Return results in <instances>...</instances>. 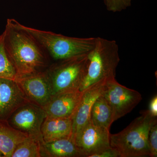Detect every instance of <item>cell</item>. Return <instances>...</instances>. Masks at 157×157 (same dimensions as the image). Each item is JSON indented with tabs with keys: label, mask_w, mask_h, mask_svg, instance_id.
<instances>
[{
	"label": "cell",
	"mask_w": 157,
	"mask_h": 157,
	"mask_svg": "<svg viewBox=\"0 0 157 157\" xmlns=\"http://www.w3.org/2000/svg\"><path fill=\"white\" fill-rule=\"evenodd\" d=\"M31 103L43 108L52 97L45 70L17 77L15 79Z\"/></svg>",
	"instance_id": "cell-9"
},
{
	"label": "cell",
	"mask_w": 157,
	"mask_h": 157,
	"mask_svg": "<svg viewBox=\"0 0 157 157\" xmlns=\"http://www.w3.org/2000/svg\"><path fill=\"white\" fill-rule=\"evenodd\" d=\"M46 117L42 107L29 102L14 111L7 121L14 128L44 142L41 128Z\"/></svg>",
	"instance_id": "cell-8"
},
{
	"label": "cell",
	"mask_w": 157,
	"mask_h": 157,
	"mask_svg": "<svg viewBox=\"0 0 157 157\" xmlns=\"http://www.w3.org/2000/svg\"><path fill=\"white\" fill-rule=\"evenodd\" d=\"M28 136L11 126L8 121L0 120V150L4 157H11L17 145Z\"/></svg>",
	"instance_id": "cell-15"
},
{
	"label": "cell",
	"mask_w": 157,
	"mask_h": 157,
	"mask_svg": "<svg viewBox=\"0 0 157 157\" xmlns=\"http://www.w3.org/2000/svg\"><path fill=\"white\" fill-rule=\"evenodd\" d=\"M120 61L117 42L97 37L94 47L88 54L86 70L79 90L83 91L94 85L115 78Z\"/></svg>",
	"instance_id": "cell-2"
},
{
	"label": "cell",
	"mask_w": 157,
	"mask_h": 157,
	"mask_svg": "<svg viewBox=\"0 0 157 157\" xmlns=\"http://www.w3.org/2000/svg\"><path fill=\"white\" fill-rule=\"evenodd\" d=\"M29 102L16 80L0 78V120H8L14 111Z\"/></svg>",
	"instance_id": "cell-10"
},
{
	"label": "cell",
	"mask_w": 157,
	"mask_h": 157,
	"mask_svg": "<svg viewBox=\"0 0 157 157\" xmlns=\"http://www.w3.org/2000/svg\"><path fill=\"white\" fill-rule=\"evenodd\" d=\"M4 157V155L3 154L2 152L1 151V150H0V157Z\"/></svg>",
	"instance_id": "cell-23"
},
{
	"label": "cell",
	"mask_w": 157,
	"mask_h": 157,
	"mask_svg": "<svg viewBox=\"0 0 157 157\" xmlns=\"http://www.w3.org/2000/svg\"><path fill=\"white\" fill-rule=\"evenodd\" d=\"M106 9L113 13L121 12L132 6L133 0H103Z\"/></svg>",
	"instance_id": "cell-19"
},
{
	"label": "cell",
	"mask_w": 157,
	"mask_h": 157,
	"mask_svg": "<svg viewBox=\"0 0 157 157\" xmlns=\"http://www.w3.org/2000/svg\"><path fill=\"white\" fill-rule=\"evenodd\" d=\"M40 155L41 157H82L71 136L43 142L41 144Z\"/></svg>",
	"instance_id": "cell-14"
},
{
	"label": "cell",
	"mask_w": 157,
	"mask_h": 157,
	"mask_svg": "<svg viewBox=\"0 0 157 157\" xmlns=\"http://www.w3.org/2000/svg\"><path fill=\"white\" fill-rule=\"evenodd\" d=\"M2 34L6 52L17 73L16 78L44 71L48 57L21 24L14 19H8Z\"/></svg>",
	"instance_id": "cell-1"
},
{
	"label": "cell",
	"mask_w": 157,
	"mask_h": 157,
	"mask_svg": "<svg viewBox=\"0 0 157 157\" xmlns=\"http://www.w3.org/2000/svg\"><path fill=\"white\" fill-rule=\"evenodd\" d=\"M21 27L36 40L47 56L56 61L88 54L95 45L97 37L76 38L49 31Z\"/></svg>",
	"instance_id": "cell-4"
},
{
	"label": "cell",
	"mask_w": 157,
	"mask_h": 157,
	"mask_svg": "<svg viewBox=\"0 0 157 157\" xmlns=\"http://www.w3.org/2000/svg\"><path fill=\"white\" fill-rule=\"evenodd\" d=\"M109 130L94 124L90 119L76 134L74 141L82 157H91L111 148Z\"/></svg>",
	"instance_id": "cell-7"
},
{
	"label": "cell",
	"mask_w": 157,
	"mask_h": 157,
	"mask_svg": "<svg viewBox=\"0 0 157 157\" xmlns=\"http://www.w3.org/2000/svg\"><path fill=\"white\" fill-rule=\"evenodd\" d=\"M153 116L157 117V96H155L151 99L149 104L148 109Z\"/></svg>",
	"instance_id": "cell-22"
},
{
	"label": "cell",
	"mask_w": 157,
	"mask_h": 157,
	"mask_svg": "<svg viewBox=\"0 0 157 157\" xmlns=\"http://www.w3.org/2000/svg\"><path fill=\"white\" fill-rule=\"evenodd\" d=\"M71 118H57L46 117L41 128L43 141L50 142L72 136Z\"/></svg>",
	"instance_id": "cell-13"
},
{
	"label": "cell",
	"mask_w": 157,
	"mask_h": 157,
	"mask_svg": "<svg viewBox=\"0 0 157 157\" xmlns=\"http://www.w3.org/2000/svg\"><path fill=\"white\" fill-rule=\"evenodd\" d=\"M90 119L96 125L109 131L110 127L113 122L112 109L102 94L93 104Z\"/></svg>",
	"instance_id": "cell-16"
},
{
	"label": "cell",
	"mask_w": 157,
	"mask_h": 157,
	"mask_svg": "<svg viewBox=\"0 0 157 157\" xmlns=\"http://www.w3.org/2000/svg\"><path fill=\"white\" fill-rule=\"evenodd\" d=\"M148 143L150 157L157 156V122L151 127L149 132Z\"/></svg>",
	"instance_id": "cell-20"
},
{
	"label": "cell",
	"mask_w": 157,
	"mask_h": 157,
	"mask_svg": "<svg viewBox=\"0 0 157 157\" xmlns=\"http://www.w3.org/2000/svg\"><path fill=\"white\" fill-rule=\"evenodd\" d=\"M82 94L78 90L55 95L42 108L48 117L72 118Z\"/></svg>",
	"instance_id": "cell-11"
},
{
	"label": "cell",
	"mask_w": 157,
	"mask_h": 157,
	"mask_svg": "<svg viewBox=\"0 0 157 157\" xmlns=\"http://www.w3.org/2000/svg\"><path fill=\"white\" fill-rule=\"evenodd\" d=\"M105 81L92 86L83 91L80 102L72 117V131L71 137L74 136L90 118V113L93 104L102 94Z\"/></svg>",
	"instance_id": "cell-12"
},
{
	"label": "cell",
	"mask_w": 157,
	"mask_h": 157,
	"mask_svg": "<svg viewBox=\"0 0 157 157\" xmlns=\"http://www.w3.org/2000/svg\"><path fill=\"white\" fill-rule=\"evenodd\" d=\"M42 143L36 137L28 135L17 145L11 157H41Z\"/></svg>",
	"instance_id": "cell-17"
},
{
	"label": "cell",
	"mask_w": 157,
	"mask_h": 157,
	"mask_svg": "<svg viewBox=\"0 0 157 157\" xmlns=\"http://www.w3.org/2000/svg\"><path fill=\"white\" fill-rule=\"evenodd\" d=\"M16 77L17 73L6 52L2 34L0 36V78L15 80Z\"/></svg>",
	"instance_id": "cell-18"
},
{
	"label": "cell",
	"mask_w": 157,
	"mask_h": 157,
	"mask_svg": "<svg viewBox=\"0 0 157 157\" xmlns=\"http://www.w3.org/2000/svg\"><path fill=\"white\" fill-rule=\"evenodd\" d=\"M88 54L57 61L45 70L52 96L79 90L84 77Z\"/></svg>",
	"instance_id": "cell-5"
},
{
	"label": "cell",
	"mask_w": 157,
	"mask_h": 157,
	"mask_svg": "<svg viewBox=\"0 0 157 157\" xmlns=\"http://www.w3.org/2000/svg\"><path fill=\"white\" fill-rule=\"evenodd\" d=\"M148 109L141 112L140 116L117 134H110L109 142L120 157L149 156L148 138L150 129L157 122Z\"/></svg>",
	"instance_id": "cell-3"
},
{
	"label": "cell",
	"mask_w": 157,
	"mask_h": 157,
	"mask_svg": "<svg viewBox=\"0 0 157 157\" xmlns=\"http://www.w3.org/2000/svg\"><path fill=\"white\" fill-rule=\"evenodd\" d=\"M91 157H120L118 152L114 149L111 148L93 155Z\"/></svg>",
	"instance_id": "cell-21"
},
{
	"label": "cell",
	"mask_w": 157,
	"mask_h": 157,
	"mask_svg": "<svg viewBox=\"0 0 157 157\" xmlns=\"http://www.w3.org/2000/svg\"><path fill=\"white\" fill-rule=\"evenodd\" d=\"M102 95L111 107L113 122L131 112L142 99L138 91L120 84L115 78L105 82Z\"/></svg>",
	"instance_id": "cell-6"
}]
</instances>
